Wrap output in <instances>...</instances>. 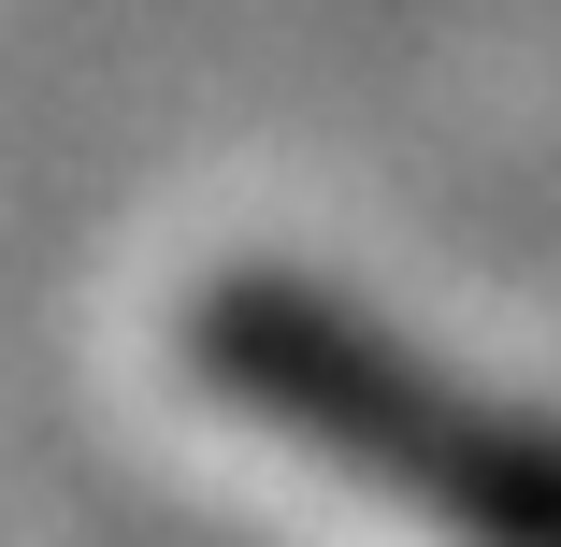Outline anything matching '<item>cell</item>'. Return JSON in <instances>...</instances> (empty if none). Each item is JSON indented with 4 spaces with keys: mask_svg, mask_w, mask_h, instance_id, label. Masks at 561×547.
<instances>
[{
    "mask_svg": "<svg viewBox=\"0 0 561 547\" xmlns=\"http://www.w3.org/2000/svg\"><path fill=\"white\" fill-rule=\"evenodd\" d=\"M187 389L231 403L245 432L331 461L346 490L432 518L446 547H561V418L461 389L432 346L360 317L317 274H216L187 303Z\"/></svg>",
    "mask_w": 561,
    "mask_h": 547,
    "instance_id": "obj_1",
    "label": "cell"
}]
</instances>
